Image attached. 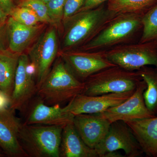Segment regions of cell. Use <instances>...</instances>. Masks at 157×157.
<instances>
[{
  "label": "cell",
  "instance_id": "836d02e7",
  "mask_svg": "<svg viewBox=\"0 0 157 157\" xmlns=\"http://www.w3.org/2000/svg\"><path fill=\"white\" fill-rule=\"evenodd\" d=\"M40 1H42V2H43L46 4V3H48V2L50 1V0H40Z\"/></svg>",
  "mask_w": 157,
  "mask_h": 157
},
{
  "label": "cell",
  "instance_id": "30bf717a",
  "mask_svg": "<svg viewBox=\"0 0 157 157\" xmlns=\"http://www.w3.org/2000/svg\"><path fill=\"white\" fill-rule=\"evenodd\" d=\"M95 150L99 157H103L107 153L119 150L124 151L125 157H141L144 154L131 129L122 121L110 124L107 136Z\"/></svg>",
  "mask_w": 157,
  "mask_h": 157
},
{
  "label": "cell",
  "instance_id": "cb8c5ba5",
  "mask_svg": "<svg viewBox=\"0 0 157 157\" xmlns=\"http://www.w3.org/2000/svg\"><path fill=\"white\" fill-rule=\"evenodd\" d=\"M9 16L20 23L27 26L36 25L42 23L35 12L25 7L17 6Z\"/></svg>",
  "mask_w": 157,
  "mask_h": 157
},
{
  "label": "cell",
  "instance_id": "603a6c76",
  "mask_svg": "<svg viewBox=\"0 0 157 157\" xmlns=\"http://www.w3.org/2000/svg\"><path fill=\"white\" fill-rule=\"evenodd\" d=\"M66 0H50L46 3L48 16L52 24L56 27L59 33L61 30L63 19Z\"/></svg>",
  "mask_w": 157,
  "mask_h": 157
},
{
  "label": "cell",
  "instance_id": "277c9868",
  "mask_svg": "<svg viewBox=\"0 0 157 157\" xmlns=\"http://www.w3.org/2000/svg\"><path fill=\"white\" fill-rule=\"evenodd\" d=\"M63 128L56 126L22 123L18 139L30 157H60Z\"/></svg>",
  "mask_w": 157,
  "mask_h": 157
},
{
  "label": "cell",
  "instance_id": "d6986e66",
  "mask_svg": "<svg viewBox=\"0 0 157 157\" xmlns=\"http://www.w3.org/2000/svg\"><path fill=\"white\" fill-rule=\"evenodd\" d=\"M20 55L9 49L0 51V90L10 102Z\"/></svg>",
  "mask_w": 157,
  "mask_h": 157
},
{
  "label": "cell",
  "instance_id": "f546056e",
  "mask_svg": "<svg viewBox=\"0 0 157 157\" xmlns=\"http://www.w3.org/2000/svg\"><path fill=\"white\" fill-rule=\"evenodd\" d=\"M10 100L4 94H0V108L9 107Z\"/></svg>",
  "mask_w": 157,
  "mask_h": 157
},
{
  "label": "cell",
  "instance_id": "8fae6325",
  "mask_svg": "<svg viewBox=\"0 0 157 157\" xmlns=\"http://www.w3.org/2000/svg\"><path fill=\"white\" fill-rule=\"evenodd\" d=\"M146 88V83L142 80L128 99L97 115L111 124L116 121L125 122L154 117L156 116L149 110L144 102L143 93Z\"/></svg>",
  "mask_w": 157,
  "mask_h": 157
},
{
  "label": "cell",
  "instance_id": "9a60e30c",
  "mask_svg": "<svg viewBox=\"0 0 157 157\" xmlns=\"http://www.w3.org/2000/svg\"><path fill=\"white\" fill-rule=\"evenodd\" d=\"M73 124L84 143L95 149L107 136L111 123L97 114L82 113L74 116Z\"/></svg>",
  "mask_w": 157,
  "mask_h": 157
},
{
  "label": "cell",
  "instance_id": "2e32d148",
  "mask_svg": "<svg viewBox=\"0 0 157 157\" xmlns=\"http://www.w3.org/2000/svg\"><path fill=\"white\" fill-rule=\"evenodd\" d=\"M7 23L9 49L19 54L26 53L48 25L41 23L36 25L27 26L17 22L10 16Z\"/></svg>",
  "mask_w": 157,
  "mask_h": 157
},
{
  "label": "cell",
  "instance_id": "4fadbf2b",
  "mask_svg": "<svg viewBox=\"0 0 157 157\" xmlns=\"http://www.w3.org/2000/svg\"><path fill=\"white\" fill-rule=\"evenodd\" d=\"M32 100L25 111V124L64 127L73 122L74 115L60 105H48L37 97Z\"/></svg>",
  "mask_w": 157,
  "mask_h": 157
},
{
  "label": "cell",
  "instance_id": "e575fe53",
  "mask_svg": "<svg viewBox=\"0 0 157 157\" xmlns=\"http://www.w3.org/2000/svg\"><path fill=\"white\" fill-rule=\"evenodd\" d=\"M0 94H4V93H3L2 92V91H1V90H0Z\"/></svg>",
  "mask_w": 157,
  "mask_h": 157
},
{
  "label": "cell",
  "instance_id": "e0dca14e",
  "mask_svg": "<svg viewBox=\"0 0 157 157\" xmlns=\"http://www.w3.org/2000/svg\"><path fill=\"white\" fill-rule=\"evenodd\" d=\"M140 144L144 153L157 157V117L125 121Z\"/></svg>",
  "mask_w": 157,
  "mask_h": 157
},
{
  "label": "cell",
  "instance_id": "44dd1931",
  "mask_svg": "<svg viewBox=\"0 0 157 157\" xmlns=\"http://www.w3.org/2000/svg\"><path fill=\"white\" fill-rule=\"evenodd\" d=\"M147 88L143 93L144 102L149 110L155 115L157 114V68L144 66L137 70Z\"/></svg>",
  "mask_w": 157,
  "mask_h": 157
},
{
  "label": "cell",
  "instance_id": "7402d4cb",
  "mask_svg": "<svg viewBox=\"0 0 157 157\" xmlns=\"http://www.w3.org/2000/svg\"><path fill=\"white\" fill-rule=\"evenodd\" d=\"M143 31L139 42H157V5L142 17Z\"/></svg>",
  "mask_w": 157,
  "mask_h": 157
},
{
  "label": "cell",
  "instance_id": "ba28073f",
  "mask_svg": "<svg viewBox=\"0 0 157 157\" xmlns=\"http://www.w3.org/2000/svg\"><path fill=\"white\" fill-rule=\"evenodd\" d=\"M36 70L26 53L19 56L14 78L9 108L25 112L34 96L37 94Z\"/></svg>",
  "mask_w": 157,
  "mask_h": 157
},
{
  "label": "cell",
  "instance_id": "f1b7e54d",
  "mask_svg": "<svg viewBox=\"0 0 157 157\" xmlns=\"http://www.w3.org/2000/svg\"><path fill=\"white\" fill-rule=\"evenodd\" d=\"M109 0H85L84 5L80 11L90 10L97 8Z\"/></svg>",
  "mask_w": 157,
  "mask_h": 157
},
{
  "label": "cell",
  "instance_id": "d4e9b609",
  "mask_svg": "<svg viewBox=\"0 0 157 157\" xmlns=\"http://www.w3.org/2000/svg\"><path fill=\"white\" fill-rule=\"evenodd\" d=\"M17 6L31 9L36 14L41 22L48 25L52 24L48 16L46 4L42 1L40 0H20Z\"/></svg>",
  "mask_w": 157,
  "mask_h": 157
},
{
  "label": "cell",
  "instance_id": "9c48e42d",
  "mask_svg": "<svg viewBox=\"0 0 157 157\" xmlns=\"http://www.w3.org/2000/svg\"><path fill=\"white\" fill-rule=\"evenodd\" d=\"M59 55L73 76L83 82L93 74L117 66L107 58L104 52L72 50L59 52Z\"/></svg>",
  "mask_w": 157,
  "mask_h": 157
},
{
  "label": "cell",
  "instance_id": "7c38bea8",
  "mask_svg": "<svg viewBox=\"0 0 157 157\" xmlns=\"http://www.w3.org/2000/svg\"><path fill=\"white\" fill-rule=\"evenodd\" d=\"M135 90L125 92L110 93L97 96L80 94L70 101L65 107L74 116L82 113H101L125 101L133 94Z\"/></svg>",
  "mask_w": 157,
  "mask_h": 157
},
{
  "label": "cell",
  "instance_id": "52a82bcc",
  "mask_svg": "<svg viewBox=\"0 0 157 157\" xmlns=\"http://www.w3.org/2000/svg\"><path fill=\"white\" fill-rule=\"evenodd\" d=\"M104 53L113 63L129 71H136L144 66L157 68V42L120 45Z\"/></svg>",
  "mask_w": 157,
  "mask_h": 157
},
{
  "label": "cell",
  "instance_id": "1f68e13d",
  "mask_svg": "<svg viewBox=\"0 0 157 157\" xmlns=\"http://www.w3.org/2000/svg\"><path fill=\"white\" fill-rule=\"evenodd\" d=\"M124 156L122 155L120 153L117 151H113L107 153L104 155L103 157H124Z\"/></svg>",
  "mask_w": 157,
  "mask_h": 157
},
{
  "label": "cell",
  "instance_id": "7a4b0ae2",
  "mask_svg": "<svg viewBox=\"0 0 157 157\" xmlns=\"http://www.w3.org/2000/svg\"><path fill=\"white\" fill-rule=\"evenodd\" d=\"M142 17L135 14H117L94 38L75 50L105 52L139 42L143 31Z\"/></svg>",
  "mask_w": 157,
  "mask_h": 157
},
{
  "label": "cell",
  "instance_id": "5b68a950",
  "mask_svg": "<svg viewBox=\"0 0 157 157\" xmlns=\"http://www.w3.org/2000/svg\"><path fill=\"white\" fill-rule=\"evenodd\" d=\"M142 80L137 71H129L115 66L90 76L84 82L82 94L97 96L125 92L136 89Z\"/></svg>",
  "mask_w": 157,
  "mask_h": 157
},
{
  "label": "cell",
  "instance_id": "4316f807",
  "mask_svg": "<svg viewBox=\"0 0 157 157\" xmlns=\"http://www.w3.org/2000/svg\"><path fill=\"white\" fill-rule=\"evenodd\" d=\"M9 31L7 22L0 24V51L9 49Z\"/></svg>",
  "mask_w": 157,
  "mask_h": 157
},
{
  "label": "cell",
  "instance_id": "83f0119b",
  "mask_svg": "<svg viewBox=\"0 0 157 157\" xmlns=\"http://www.w3.org/2000/svg\"><path fill=\"white\" fill-rule=\"evenodd\" d=\"M16 6L14 0H0V7L8 16Z\"/></svg>",
  "mask_w": 157,
  "mask_h": 157
},
{
  "label": "cell",
  "instance_id": "d6a6232c",
  "mask_svg": "<svg viewBox=\"0 0 157 157\" xmlns=\"http://www.w3.org/2000/svg\"><path fill=\"white\" fill-rule=\"evenodd\" d=\"M6 156V154L5 153L3 150L0 147V157H4Z\"/></svg>",
  "mask_w": 157,
  "mask_h": 157
},
{
  "label": "cell",
  "instance_id": "4dcf8cb0",
  "mask_svg": "<svg viewBox=\"0 0 157 157\" xmlns=\"http://www.w3.org/2000/svg\"><path fill=\"white\" fill-rule=\"evenodd\" d=\"M9 17V16L0 7V24H3L7 22Z\"/></svg>",
  "mask_w": 157,
  "mask_h": 157
},
{
  "label": "cell",
  "instance_id": "3957f363",
  "mask_svg": "<svg viewBox=\"0 0 157 157\" xmlns=\"http://www.w3.org/2000/svg\"><path fill=\"white\" fill-rule=\"evenodd\" d=\"M84 87V82L73 76L58 55L37 95L47 105H60L82 94Z\"/></svg>",
  "mask_w": 157,
  "mask_h": 157
},
{
  "label": "cell",
  "instance_id": "484cf974",
  "mask_svg": "<svg viewBox=\"0 0 157 157\" xmlns=\"http://www.w3.org/2000/svg\"><path fill=\"white\" fill-rule=\"evenodd\" d=\"M85 0H66L64 10L63 21L79 12Z\"/></svg>",
  "mask_w": 157,
  "mask_h": 157
},
{
  "label": "cell",
  "instance_id": "5bb4252c",
  "mask_svg": "<svg viewBox=\"0 0 157 157\" xmlns=\"http://www.w3.org/2000/svg\"><path fill=\"white\" fill-rule=\"evenodd\" d=\"M14 112L9 107L0 108V147L6 156L27 157L18 139L22 123Z\"/></svg>",
  "mask_w": 157,
  "mask_h": 157
},
{
  "label": "cell",
  "instance_id": "8992f818",
  "mask_svg": "<svg viewBox=\"0 0 157 157\" xmlns=\"http://www.w3.org/2000/svg\"><path fill=\"white\" fill-rule=\"evenodd\" d=\"M59 52L58 29L56 26L48 25L26 52L36 70L38 89L49 73Z\"/></svg>",
  "mask_w": 157,
  "mask_h": 157
},
{
  "label": "cell",
  "instance_id": "6da1fadb",
  "mask_svg": "<svg viewBox=\"0 0 157 157\" xmlns=\"http://www.w3.org/2000/svg\"><path fill=\"white\" fill-rule=\"evenodd\" d=\"M117 14L107 4L77 12L63 21L59 37V52L75 50L90 42Z\"/></svg>",
  "mask_w": 157,
  "mask_h": 157
},
{
  "label": "cell",
  "instance_id": "ac0fdd59",
  "mask_svg": "<svg viewBox=\"0 0 157 157\" xmlns=\"http://www.w3.org/2000/svg\"><path fill=\"white\" fill-rule=\"evenodd\" d=\"M59 152L60 157H99L96 150L82 139L73 122L63 128Z\"/></svg>",
  "mask_w": 157,
  "mask_h": 157
},
{
  "label": "cell",
  "instance_id": "ffe728a7",
  "mask_svg": "<svg viewBox=\"0 0 157 157\" xmlns=\"http://www.w3.org/2000/svg\"><path fill=\"white\" fill-rule=\"evenodd\" d=\"M108 9L116 14H135L143 16L157 5V0H109Z\"/></svg>",
  "mask_w": 157,
  "mask_h": 157
}]
</instances>
